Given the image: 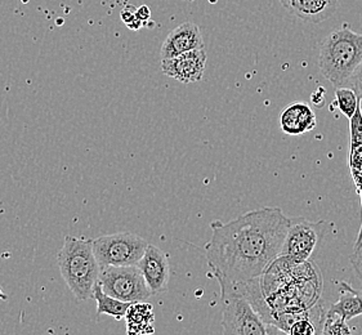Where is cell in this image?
Listing matches in <instances>:
<instances>
[{
  "label": "cell",
  "mask_w": 362,
  "mask_h": 335,
  "mask_svg": "<svg viewBox=\"0 0 362 335\" xmlns=\"http://www.w3.org/2000/svg\"><path fill=\"white\" fill-rule=\"evenodd\" d=\"M100 283L103 292L123 302H145L153 295L138 266H110L101 269Z\"/></svg>",
  "instance_id": "obj_7"
},
{
  "label": "cell",
  "mask_w": 362,
  "mask_h": 335,
  "mask_svg": "<svg viewBox=\"0 0 362 335\" xmlns=\"http://www.w3.org/2000/svg\"><path fill=\"white\" fill-rule=\"evenodd\" d=\"M151 17V11L147 6H142L136 11V18L139 21L145 22Z\"/></svg>",
  "instance_id": "obj_20"
},
{
  "label": "cell",
  "mask_w": 362,
  "mask_h": 335,
  "mask_svg": "<svg viewBox=\"0 0 362 335\" xmlns=\"http://www.w3.org/2000/svg\"><path fill=\"white\" fill-rule=\"evenodd\" d=\"M125 321L129 334L153 333V307L142 302L132 303L128 312L125 315Z\"/></svg>",
  "instance_id": "obj_14"
},
{
  "label": "cell",
  "mask_w": 362,
  "mask_h": 335,
  "mask_svg": "<svg viewBox=\"0 0 362 335\" xmlns=\"http://www.w3.org/2000/svg\"><path fill=\"white\" fill-rule=\"evenodd\" d=\"M61 276L78 300L93 298L101 266L93 252V240L66 236L57 257Z\"/></svg>",
  "instance_id": "obj_3"
},
{
  "label": "cell",
  "mask_w": 362,
  "mask_h": 335,
  "mask_svg": "<svg viewBox=\"0 0 362 335\" xmlns=\"http://www.w3.org/2000/svg\"><path fill=\"white\" fill-rule=\"evenodd\" d=\"M290 222L277 206L247 211L226 223L213 221L205 245L211 276L230 283L261 277L280 257Z\"/></svg>",
  "instance_id": "obj_1"
},
{
  "label": "cell",
  "mask_w": 362,
  "mask_h": 335,
  "mask_svg": "<svg viewBox=\"0 0 362 335\" xmlns=\"http://www.w3.org/2000/svg\"><path fill=\"white\" fill-rule=\"evenodd\" d=\"M148 242L136 233L105 235L93 240V252L101 269L110 266H137Z\"/></svg>",
  "instance_id": "obj_5"
},
{
  "label": "cell",
  "mask_w": 362,
  "mask_h": 335,
  "mask_svg": "<svg viewBox=\"0 0 362 335\" xmlns=\"http://www.w3.org/2000/svg\"><path fill=\"white\" fill-rule=\"evenodd\" d=\"M122 20H123L127 25H129L131 22L136 20V12H129V8H128V9H123V11H122Z\"/></svg>",
  "instance_id": "obj_21"
},
{
  "label": "cell",
  "mask_w": 362,
  "mask_h": 335,
  "mask_svg": "<svg viewBox=\"0 0 362 335\" xmlns=\"http://www.w3.org/2000/svg\"><path fill=\"white\" fill-rule=\"evenodd\" d=\"M221 286L222 328L227 335H267V324L250 300L233 283L217 280Z\"/></svg>",
  "instance_id": "obj_4"
},
{
  "label": "cell",
  "mask_w": 362,
  "mask_h": 335,
  "mask_svg": "<svg viewBox=\"0 0 362 335\" xmlns=\"http://www.w3.org/2000/svg\"><path fill=\"white\" fill-rule=\"evenodd\" d=\"M333 227L329 221L312 222L303 217L291 218L280 257H286L293 262L308 261Z\"/></svg>",
  "instance_id": "obj_6"
},
{
  "label": "cell",
  "mask_w": 362,
  "mask_h": 335,
  "mask_svg": "<svg viewBox=\"0 0 362 335\" xmlns=\"http://www.w3.org/2000/svg\"><path fill=\"white\" fill-rule=\"evenodd\" d=\"M352 269L355 271L356 276L362 284V236L356 239L354 253L349 257Z\"/></svg>",
  "instance_id": "obj_18"
},
{
  "label": "cell",
  "mask_w": 362,
  "mask_h": 335,
  "mask_svg": "<svg viewBox=\"0 0 362 335\" xmlns=\"http://www.w3.org/2000/svg\"><path fill=\"white\" fill-rule=\"evenodd\" d=\"M351 333H352V330L348 327L347 320L344 317H341V315L335 314L327 308L321 334L348 335Z\"/></svg>",
  "instance_id": "obj_17"
},
{
  "label": "cell",
  "mask_w": 362,
  "mask_h": 335,
  "mask_svg": "<svg viewBox=\"0 0 362 335\" xmlns=\"http://www.w3.org/2000/svg\"><path fill=\"white\" fill-rule=\"evenodd\" d=\"M283 7L302 21L321 23L338 9V0H280Z\"/></svg>",
  "instance_id": "obj_11"
},
{
  "label": "cell",
  "mask_w": 362,
  "mask_h": 335,
  "mask_svg": "<svg viewBox=\"0 0 362 335\" xmlns=\"http://www.w3.org/2000/svg\"><path fill=\"white\" fill-rule=\"evenodd\" d=\"M335 106L339 109L341 114L348 119L355 115L356 111L358 109L362 98L356 93L355 89L348 87L335 88Z\"/></svg>",
  "instance_id": "obj_16"
},
{
  "label": "cell",
  "mask_w": 362,
  "mask_h": 335,
  "mask_svg": "<svg viewBox=\"0 0 362 335\" xmlns=\"http://www.w3.org/2000/svg\"><path fill=\"white\" fill-rule=\"evenodd\" d=\"M137 266L142 271L146 284L153 294H159L167 290L170 277V266L167 254L163 250L148 244L145 254Z\"/></svg>",
  "instance_id": "obj_9"
},
{
  "label": "cell",
  "mask_w": 362,
  "mask_h": 335,
  "mask_svg": "<svg viewBox=\"0 0 362 335\" xmlns=\"http://www.w3.org/2000/svg\"><path fill=\"white\" fill-rule=\"evenodd\" d=\"M93 298L97 302V316L107 315V316H111L117 321L125 319V315L128 312V310H129L132 305L129 302H123V300L114 298V297L109 295L107 293L103 292L100 281L95 284V290H93Z\"/></svg>",
  "instance_id": "obj_15"
},
{
  "label": "cell",
  "mask_w": 362,
  "mask_h": 335,
  "mask_svg": "<svg viewBox=\"0 0 362 335\" xmlns=\"http://www.w3.org/2000/svg\"><path fill=\"white\" fill-rule=\"evenodd\" d=\"M206 65V52L203 49L186 52L172 59H161V71L183 84L203 81Z\"/></svg>",
  "instance_id": "obj_8"
},
{
  "label": "cell",
  "mask_w": 362,
  "mask_h": 335,
  "mask_svg": "<svg viewBox=\"0 0 362 335\" xmlns=\"http://www.w3.org/2000/svg\"><path fill=\"white\" fill-rule=\"evenodd\" d=\"M348 86L352 89H355L356 93L362 98V61L358 67L356 69L355 73L352 74L351 79L348 81L347 87Z\"/></svg>",
  "instance_id": "obj_19"
},
{
  "label": "cell",
  "mask_w": 362,
  "mask_h": 335,
  "mask_svg": "<svg viewBox=\"0 0 362 335\" xmlns=\"http://www.w3.org/2000/svg\"><path fill=\"white\" fill-rule=\"evenodd\" d=\"M0 299H1V300H7V299H8L7 294H6V293L3 292V290H1V289H0Z\"/></svg>",
  "instance_id": "obj_22"
},
{
  "label": "cell",
  "mask_w": 362,
  "mask_h": 335,
  "mask_svg": "<svg viewBox=\"0 0 362 335\" xmlns=\"http://www.w3.org/2000/svg\"><path fill=\"white\" fill-rule=\"evenodd\" d=\"M316 125L315 111L308 103H290L280 114V128L288 136L305 134L313 131Z\"/></svg>",
  "instance_id": "obj_12"
},
{
  "label": "cell",
  "mask_w": 362,
  "mask_h": 335,
  "mask_svg": "<svg viewBox=\"0 0 362 335\" xmlns=\"http://www.w3.org/2000/svg\"><path fill=\"white\" fill-rule=\"evenodd\" d=\"M339 294V299L329 307L330 311L341 315L347 321L362 316V290L355 289L349 283L341 281Z\"/></svg>",
  "instance_id": "obj_13"
},
{
  "label": "cell",
  "mask_w": 362,
  "mask_h": 335,
  "mask_svg": "<svg viewBox=\"0 0 362 335\" xmlns=\"http://www.w3.org/2000/svg\"><path fill=\"white\" fill-rule=\"evenodd\" d=\"M203 48L204 40L199 26L194 22H183L169 33L161 47L160 56L161 59H172L182 53Z\"/></svg>",
  "instance_id": "obj_10"
},
{
  "label": "cell",
  "mask_w": 362,
  "mask_h": 335,
  "mask_svg": "<svg viewBox=\"0 0 362 335\" xmlns=\"http://www.w3.org/2000/svg\"><path fill=\"white\" fill-rule=\"evenodd\" d=\"M362 34L343 23L334 30L320 45V73L334 87H347L352 74L361 64Z\"/></svg>",
  "instance_id": "obj_2"
}]
</instances>
